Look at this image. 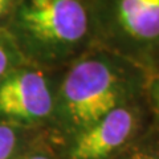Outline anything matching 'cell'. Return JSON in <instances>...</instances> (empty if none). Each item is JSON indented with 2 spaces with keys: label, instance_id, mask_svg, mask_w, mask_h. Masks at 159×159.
I'll return each instance as SVG.
<instances>
[{
  "label": "cell",
  "instance_id": "1",
  "mask_svg": "<svg viewBox=\"0 0 159 159\" xmlns=\"http://www.w3.org/2000/svg\"><path fill=\"white\" fill-rule=\"evenodd\" d=\"M119 80L107 62L89 58L74 65L64 80L61 96L70 121L88 127L111 109L121 97Z\"/></svg>",
  "mask_w": 159,
  "mask_h": 159
},
{
  "label": "cell",
  "instance_id": "2",
  "mask_svg": "<svg viewBox=\"0 0 159 159\" xmlns=\"http://www.w3.org/2000/svg\"><path fill=\"white\" fill-rule=\"evenodd\" d=\"M21 21L34 37L49 43H76L86 33V12L78 0H28Z\"/></svg>",
  "mask_w": 159,
  "mask_h": 159
},
{
  "label": "cell",
  "instance_id": "3",
  "mask_svg": "<svg viewBox=\"0 0 159 159\" xmlns=\"http://www.w3.org/2000/svg\"><path fill=\"white\" fill-rule=\"evenodd\" d=\"M52 110V94L44 76L34 70L12 74L0 85V114L36 121Z\"/></svg>",
  "mask_w": 159,
  "mask_h": 159
},
{
  "label": "cell",
  "instance_id": "4",
  "mask_svg": "<svg viewBox=\"0 0 159 159\" xmlns=\"http://www.w3.org/2000/svg\"><path fill=\"white\" fill-rule=\"evenodd\" d=\"M134 129V116L125 107H114L84 129L72 148V159H103L127 141Z\"/></svg>",
  "mask_w": 159,
  "mask_h": 159
},
{
  "label": "cell",
  "instance_id": "5",
  "mask_svg": "<svg viewBox=\"0 0 159 159\" xmlns=\"http://www.w3.org/2000/svg\"><path fill=\"white\" fill-rule=\"evenodd\" d=\"M117 21L138 41L159 39V0H118Z\"/></svg>",
  "mask_w": 159,
  "mask_h": 159
},
{
  "label": "cell",
  "instance_id": "6",
  "mask_svg": "<svg viewBox=\"0 0 159 159\" xmlns=\"http://www.w3.org/2000/svg\"><path fill=\"white\" fill-rule=\"evenodd\" d=\"M17 143L16 130L6 123H0V159H9Z\"/></svg>",
  "mask_w": 159,
  "mask_h": 159
},
{
  "label": "cell",
  "instance_id": "7",
  "mask_svg": "<svg viewBox=\"0 0 159 159\" xmlns=\"http://www.w3.org/2000/svg\"><path fill=\"white\" fill-rule=\"evenodd\" d=\"M9 65H11V53L6 44L0 40V78L7 73Z\"/></svg>",
  "mask_w": 159,
  "mask_h": 159
},
{
  "label": "cell",
  "instance_id": "8",
  "mask_svg": "<svg viewBox=\"0 0 159 159\" xmlns=\"http://www.w3.org/2000/svg\"><path fill=\"white\" fill-rule=\"evenodd\" d=\"M154 105H155V113L159 118V78L155 84V89H154Z\"/></svg>",
  "mask_w": 159,
  "mask_h": 159
},
{
  "label": "cell",
  "instance_id": "9",
  "mask_svg": "<svg viewBox=\"0 0 159 159\" xmlns=\"http://www.w3.org/2000/svg\"><path fill=\"white\" fill-rule=\"evenodd\" d=\"M129 159H159V158L152 157V155H148V154L138 152V154H134V155H133V157H130Z\"/></svg>",
  "mask_w": 159,
  "mask_h": 159
},
{
  "label": "cell",
  "instance_id": "10",
  "mask_svg": "<svg viewBox=\"0 0 159 159\" xmlns=\"http://www.w3.org/2000/svg\"><path fill=\"white\" fill-rule=\"evenodd\" d=\"M9 3H11V0H0V15H3L7 11Z\"/></svg>",
  "mask_w": 159,
  "mask_h": 159
},
{
  "label": "cell",
  "instance_id": "11",
  "mask_svg": "<svg viewBox=\"0 0 159 159\" xmlns=\"http://www.w3.org/2000/svg\"><path fill=\"white\" fill-rule=\"evenodd\" d=\"M27 159H49L47 157H44V155H33V157H29Z\"/></svg>",
  "mask_w": 159,
  "mask_h": 159
}]
</instances>
